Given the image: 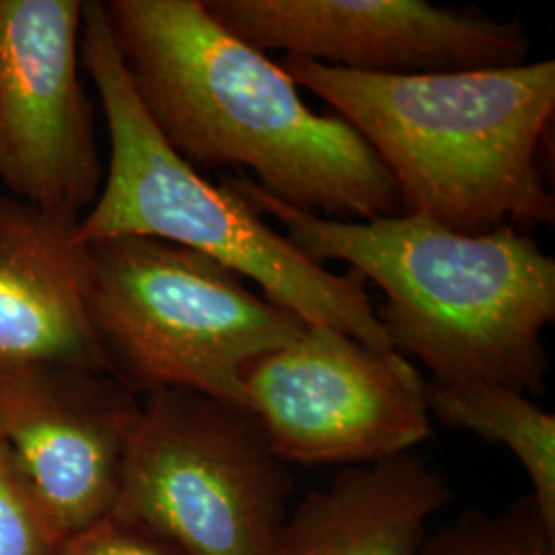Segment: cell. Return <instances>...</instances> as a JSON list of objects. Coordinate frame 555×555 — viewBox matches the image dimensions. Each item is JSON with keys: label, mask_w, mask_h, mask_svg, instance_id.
Wrapping results in <instances>:
<instances>
[{"label": "cell", "mask_w": 555, "mask_h": 555, "mask_svg": "<svg viewBox=\"0 0 555 555\" xmlns=\"http://www.w3.org/2000/svg\"><path fill=\"white\" fill-rule=\"evenodd\" d=\"M555 533L539 515L535 500L518 498L500 513L465 511L435 533L416 555H554Z\"/></svg>", "instance_id": "14"}, {"label": "cell", "mask_w": 555, "mask_h": 555, "mask_svg": "<svg viewBox=\"0 0 555 555\" xmlns=\"http://www.w3.org/2000/svg\"><path fill=\"white\" fill-rule=\"evenodd\" d=\"M430 416L506 447L531 481L539 515L555 533V416L531 397L486 380H428Z\"/></svg>", "instance_id": "13"}, {"label": "cell", "mask_w": 555, "mask_h": 555, "mask_svg": "<svg viewBox=\"0 0 555 555\" xmlns=\"http://www.w3.org/2000/svg\"><path fill=\"white\" fill-rule=\"evenodd\" d=\"M220 25L268 54L364 75L410 77L529 62L520 21L424 0H204Z\"/></svg>", "instance_id": "9"}, {"label": "cell", "mask_w": 555, "mask_h": 555, "mask_svg": "<svg viewBox=\"0 0 555 555\" xmlns=\"http://www.w3.org/2000/svg\"><path fill=\"white\" fill-rule=\"evenodd\" d=\"M278 64L371 144L408 212L465 235L554 222L539 167L554 119V60L410 77L298 56Z\"/></svg>", "instance_id": "3"}, {"label": "cell", "mask_w": 555, "mask_h": 555, "mask_svg": "<svg viewBox=\"0 0 555 555\" xmlns=\"http://www.w3.org/2000/svg\"><path fill=\"white\" fill-rule=\"evenodd\" d=\"M142 112L196 171L235 167L300 212L405 215L396 179L337 114H318L278 62L229 34L204 0L103 2Z\"/></svg>", "instance_id": "1"}, {"label": "cell", "mask_w": 555, "mask_h": 555, "mask_svg": "<svg viewBox=\"0 0 555 555\" xmlns=\"http://www.w3.org/2000/svg\"><path fill=\"white\" fill-rule=\"evenodd\" d=\"M243 405L286 465H371L430 437L428 380L396 350L327 325L254 360Z\"/></svg>", "instance_id": "7"}, {"label": "cell", "mask_w": 555, "mask_h": 555, "mask_svg": "<svg viewBox=\"0 0 555 555\" xmlns=\"http://www.w3.org/2000/svg\"><path fill=\"white\" fill-rule=\"evenodd\" d=\"M80 64L98 89L109 132L100 196L77 224L80 245L151 237L198 251L254 280L263 297L309 325L393 350L357 270L334 274L307 258L258 210L224 185H212L160 139L126 79L100 0H87L82 9Z\"/></svg>", "instance_id": "4"}, {"label": "cell", "mask_w": 555, "mask_h": 555, "mask_svg": "<svg viewBox=\"0 0 555 555\" xmlns=\"http://www.w3.org/2000/svg\"><path fill=\"white\" fill-rule=\"evenodd\" d=\"M142 401L70 364L0 371V437L62 539L112 515Z\"/></svg>", "instance_id": "10"}, {"label": "cell", "mask_w": 555, "mask_h": 555, "mask_svg": "<svg viewBox=\"0 0 555 555\" xmlns=\"http://www.w3.org/2000/svg\"><path fill=\"white\" fill-rule=\"evenodd\" d=\"M77 224L0 196V371L70 364L109 373L87 315Z\"/></svg>", "instance_id": "11"}, {"label": "cell", "mask_w": 555, "mask_h": 555, "mask_svg": "<svg viewBox=\"0 0 555 555\" xmlns=\"http://www.w3.org/2000/svg\"><path fill=\"white\" fill-rule=\"evenodd\" d=\"M56 555H179L157 537L114 516L62 541Z\"/></svg>", "instance_id": "16"}, {"label": "cell", "mask_w": 555, "mask_h": 555, "mask_svg": "<svg viewBox=\"0 0 555 555\" xmlns=\"http://www.w3.org/2000/svg\"><path fill=\"white\" fill-rule=\"evenodd\" d=\"M449 481L412 453L344 467L291 508L278 555H416Z\"/></svg>", "instance_id": "12"}, {"label": "cell", "mask_w": 555, "mask_h": 555, "mask_svg": "<svg viewBox=\"0 0 555 555\" xmlns=\"http://www.w3.org/2000/svg\"><path fill=\"white\" fill-rule=\"evenodd\" d=\"M245 408L165 389L142 401L112 515L179 555H278L293 476Z\"/></svg>", "instance_id": "6"}, {"label": "cell", "mask_w": 555, "mask_h": 555, "mask_svg": "<svg viewBox=\"0 0 555 555\" xmlns=\"http://www.w3.org/2000/svg\"><path fill=\"white\" fill-rule=\"evenodd\" d=\"M276 219L318 263L346 261L385 295L375 307L393 350L440 380H486L545 393L543 330L555 319V259L515 227L456 233L420 215L336 220L268 196L251 178L222 183Z\"/></svg>", "instance_id": "2"}, {"label": "cell", "mask_w": 555, "mask_h": 555, "mask_svg": "<svg viewBox=\"0 0 555 555\" xmlns=\"http://www.w3.org/2000/svg\"><path fill=\"white\" fill-rule=\"evenodd\" d=\"M80 0H0V183L80 220L100 196L93 105L80 80Z\"/></svg>", "instance_id": "8"}, {"label": "cell", "mask_w": 555, "mask_h": 555, "mask_svg": "<svg viewBox=\"0 0 555 555\" xmlns=\"http://www.w3.org/2000/svg\"><path fill=\"white\" fill-rule=\"evenodd\" d=\"M87 315L112 377L132 393L178 389L243 405V371L307 321L217 259L151 237L87 245Z\"/></svg>", "instance_id": "5"}, {"label": "cell", "mask_w": 555, "mask_h": 555, "mask_svg": "<svg viewBox=\"0 0 555 555\" xmlns=\"http://www.w3.org/2000/svg\"><path fill=\"white\" fill-rule=\"evenodd\" d=\"M62 541L0 437V555H56Z\"/></svg>", "instance_id": "15"}]
</instances>
